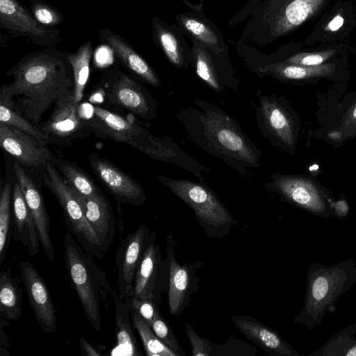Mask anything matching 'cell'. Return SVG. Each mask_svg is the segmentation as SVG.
I'll use <instances>...</instances> for the list:
<instances>
[{"label":"cell","instance_id":"cell-29","mask_svg":"<svg viewBox=\"0 0 356 356\" xmlns=\"http://www.w3.org/2000/svg\"><path fill=\"white\" fill-rule=\"evenodd\" d=\"M53 163L69 186L84 197L105 195L93 180L76 163L54 158Z\"/></svg>","mask_w":356,"mask_h":356},{"label":"cell","instance_id":"cell-14","mask_svg":"<svg viewBox=\"0 0 356 356\" xmlns=\"http://www.w3.org/2000/svg\"><path fill=\"white\" fill-rule=\"evenodd\" d=\"M150 234L146 225H140L120 243L115 254L118 294L124 300L132 296L136 271L147 248Z\"/></svg>","mask_w":356,"mask_h":356},{"label":"cell","instance_id":"cell-24","mask_svg":"<svg viewBox=\"0 0 356 356\" xmlns=\"http://www.w3.org/2000/svg\"><path fill=\"white\" fill-rule=\"evenodd\" d=\"M260 111L270 134L286 147L293 148L296 142L294 122L286 109L275 99L260 97Z\"/></svg>","mask_w":356,"mask_h":356},{"label":"cell","instance_id":"cell-13","mask_svg":"<svg viewBox=\"0 0 356 356\" xmlns=\"http://www.w3.org/2000/svg\"><path fill=\"white\" fill-rule=\"evenodd\" d=\"M48 137V143L70 145L78 138L91 132L85 118L80 113V103L75 102L74 90L58 97L50 118L38 125Z\"/></svg>","mask_w":356,"mask_h":356},{"label":"cell","instance_id":"cell-17","mask_svg":"<svg viewBox=\"0 0 356 356\" xmlns=\"http://www.w3.org/2000/svg\"><path fill=\"white\" fill-rule=\"evenodd\" d=\"M21 277L38 323L45 334L56 330V309L47 284L29 261L19 264Z\"/></svg>","mask_w":356,"mask_h":356},{"label":"cell","instance_id":"cell-31","mask_svg":"<svg viewBox=\"0 0 356 356\" xmlns=\"http://www.w3.org/2000/svg\"><path fill=\"white\" fill-rule=\"evenodd\" d=\"M90 41L82 44L74 53L67 54L74 77V98L80 103L90 75V62L92 55Z\"/></svg>","mask_w":356,"mask_h":356},{"label":"cell","instance_id":"cell-46","mask_svg":"<svg viewBox=\"0 0 356 356\" xmlns=\"http://www.w3.org/2000/svg\"><path fill=\"white\" fill-rule=\"evenodd\" d=\"M344 19L340 15H337L329 23L327 28L332 31L338 30L343 24Z\"/></svg>","mask_w":356,"mask_h":356},{"label":"cell","instance_id":"cell-27","mask_svg":"<svg viewBox=\"0 0 356 356\" xmlns=\"http://www.w3.org/2000/svg\"><path fill=\"white\" fill-rule=\"evenodd\" d=\"M176 19L181 29L193 40L217 54L225 50L226 45L220 32L204 15L197 13H182L178 15Z\"/></svg>","mask_w":356,"mask_h":356},{"label":"cell","instance_id":"cell-2","mask_svg":"<svg viewBox=\"0 0 356 356\" xmlns=\"http://www.w3.org/2000/svg\"><path fill=\"white\" fill-rule=\"evenodd\" d=\"M356 283V261L346 259L332 266L312 261L306 278L302 309L293 322L312 330L327 313H334L340 297Z\"/></svg>","mask_w":356,"mask_h":356},{"label":"cell","instance_id":"cell-37","mask_svg":"<svg viewBox=\"0 0 356 356\" xmlns=\"http://www.w3.org/2000/svg\"><path fill=\"white\" fill-rule=\"evenodd\" d=\"M151 328L159 339L175 353L176 356H186L170 324L161 314L154 321Z\"/></svg>","mask_w":356,"mask_h":356},{"label":"cell","instance_id":"cell-19","mask_svg":"<svg viewBox=\"0 0 356 356\" xmlns=\"http://www.w3.org/2000/svg\"><path fill=\"white\" fill-rule=\"evenodd\" d=\"M16 181L19 184L26 204L33 216L38 231L40 244L49 260L53 263L55 251L50 234V218L47 211L43 197L31 177L16 162L13 165Z\"/></svg>","mask_w":356,"mask_h":356},{"label":"cell","instance_id":"cell-9","mask_svg":"<svg viewBox=\"0 0 356 356\" xmlns=\"http://www.w3.org/2000/svg\"><path fill=\"white\" fill-rule=\"evenodd\" d=\"M269 184L288 202L324 218L333 217L331 196L314 181L297 175H273Z\"/></svg>","mask_w":356,"mask_h":356},{"label":"cell","instance_id":"cell-28","mask_svg":"<svg viewBox=\"0 0 356 356\" xmlns=\"http://www.w3.org/2000/svg\"><path fill=\"white\" fill-rule=\"evenodd\" d=\"M335 68L334 63L304 66L283 62L267 65L264 71L282 80L305 81L330 76Z\"/></svg>","mask_w":356,"mask_h":356},{"label":"cell","instance_id":"cell-44","mask_svg":"<svg viewBox=\"0 0 356 356\" xmlns=\"http://www.w3.org/2000/svg\"><path fill=\"white\" fill-rule=\"evenodd\" d=\"M333 217L342 219L346 217L350 211L349 206L344 199L333 201L331 203Z\"/></svg>","mask_w":356,"mask_h":356},{"label":"cell","instance_id":"cell-30","mask_svg":"<svg viewBox=\"0 0 356 356\" xmlns=\"http://www.w3.org/2000/svg\"><path fill=\"white\" fill-rule=\"evenodd\" d=\"M22 315V289L9 270L0 274V317L19 320Z\"/></svg>","mask_w":356,"mask_h":356},{"label":"cell","instance_id":"cell-43","mask_svg":"<svg viewBox=\"0 0 356 356\" xmlns=\"http://www.w3.org/2000/svg\"><path fill=\"white\" fill-rule=\"evenodd\" d=\"M344 137H350L356 131V103L347 111L339 129Z\"/></svg>","mask_w":356,"mask_h":356},{"label":"cell","instance_id":"cell-5","mask_svg":"<svg viewBox=\"0 0 356 356\" xmlns=\"http://www.w3.org/2000/svg\"><path fill=\"white\" fill-rule=\"evenodd\" d=\"M158 179L193 210L197 222L210 239L225 238L238 223L232 213L207 187L192 181L173 179L163 175Z\"/></svg>","mask_w":356,"mask_h":356},{"label":"cell","instance_id":"cell-4","mask_svg":"<svg viewBox=\"0 0 356 356\" xmlns=\"http://www.w3.org/2000/svg\"><path fill=\"white\" fill-rule=\"evenodd\" d=\"M91 132L129 145L154 159L180 163L185 154L175 145L153 136L149 130L100 106H92L91 115L83 116ZM184 153V152H182Z\"/></svg>","mask_w":356,"mask_h":356},{"label":"cell","instance_id":"cell-33","mask_svg":"<svg viewBox=\"0 0 356 356\" xmlns=\"http://www.w3.org/2000/svg\"><path fill=\"white\" fill-rule=\"evenodd\" d=\"M193 60L197 75L213 90L219 91L220 84L216 64L210 49L200 42L193 40Z\"/></svg>","mask_w":356,"mask_h":356},{"label":"cell","instance_id":"cell-45","mask_svg":"<svg viewBox=\"0 0 356 356\" xmlns=\"http://www.w3.org/2000/svg\"><path fill=\"white\" fill-rule=\"evenodd\" d=\"M79 346L82 355L99 356L103 354L96 349L88 341L83 337H80Z\"/></svg>","mask_w":356,"mask_h":356},{"label":"cell","instance_id":"cell-40","mask_svg":"<svg viewBox=\"0 0 356 356\" xmlns=\"http://www.w3.org/2000/svg\"><path fill=\"white\" fill-rule=\"evenodd\" d=\"M160 304L151 300L138 299L131 296V307L151 327L154 321L161 314Z\"/></svg>","mask_w":356,"mask_h":356},{"label":"cell","instance_id":"cell-35","mask_svg":"<svg viewBox=\"0 0 356 356\" xmlns=\"http://www.w3.org/2000/svg\"><path fill=\"white\" fill-rule=\"evenodd\" d=\"M131 316L147 356H176L175 353L159 339L152 328L132 309Z\"/></svg>","mask_w":356,"mask_h":356},{"label":"cell","instance_id":"cell-41","mask_svg":"<svg viewBox=\"0 0 356 356\" xmlns=\"http://www.w3.org/2000/svg\"><path fill=\"white\" fill-rule=\"evenodd\" d=\"M257 350L243 341L232 339L226 344H214V355H254Z\"/></svg>","mask_w":356,"mask_h":356},{"label":"cell","instance_id":"cell-16","mask_svg":"<svg viewBox=\"0 0 356 356\" xmlns=\"http://www.w3.org/2000/svg\"><path fill=\"white\" fill-rule=\"evenodd\" d=\"M88 162L97 178L118 202L138 207L146 202L142 186L113 163L94 153L89 155Z\"/></svg>","mask_w":356,"mask_h":356},{"label":"cell","instance_id":"cell-10","mask_svg":"<svg viewBox=\"0 0 356 356\" xmlns=\"http://www.w3.org/2000/svg\"><path fill=\"white\" fill-rule=\"evenodd\" d=\"M177 241L172 233L166 236V256L170 261V275L167 291L170 314L181 315L189 305L193 295L200 289L197 270L203 265L200 260L180 264L176 257Z\"/></svg>","mask_w":356,"mask_h":356},{"label":"cell","instance_id":"cell-23","mask_svg":"<svg viewBox=\"0 0 356 356\" xmlns=\"http://www.w3.org/2000/svg\"><path fill=\"white\" fill-rule=\"evenodd\" d=\"M13 237L26 247L31 256L39 252V238L33 216L29 209L19 184L15 181L13 190Z\"/></svg>","mask_w":356,"mask_h":356},{"label":"cell","instance_id":"cell-25","mask_svg":"<svg viewBox=\"0 0 356 356\" xmlns=\"http://www.w3.org/2000/svg\"><path fill=\"white\" fill-rule=\"evenodd\" d=\"M112 297L115 307V341L116 346L111 355L142 356L134 332L131 316V297L121 299L118 292L113 291Z\"/></svg>","mask_w":356,"mask_h":356},{"label":"cell","instance_id":"cell-32","mask_svg":"<svg viewBox=\"0 0 356 356\" xmlns=\"http://www.w3.org/2000/svg\"><path fill=\"white\" fill-rule=\"evenodd\" d=\"M356 323L333 334L309 356H356Z\"/></svg>","mask_w":356,"mask_h":356},{"label":"cell","instance_id":"cell-22","mask_svg":"<svg viewBox=\"0 0 356 356\" xmlns=\"http://www.w3.org/2000/svg\"><path fill=\"white\" fill-rule=\"evenodd\" d=\"M74 193L84 210L90 225L101 242L104 252H106L115 233V218L108 199L105 195L92 198L84 197L75 191Z\"/></svg>","mask_w":356,"mask_h":356},{"label":"cell","instance_id":"cell-36","mask_svg":"<svg viewBox=\"0 0 356 356\" xmlns=\"http://www.w3.org/2000/svg\"><path fill=\"white\" fill-rule=\"evenodd\" d=\"M0 122L12 126L48 145V137L39 127L15 111L8 104L0 101Z\"/></svg>","mask_w":356,"mask_h":356},{"label":"cell","instance_id":"cell-20","mask_svg":"<svg viewBox=\"0 0 356 356\" xmlns=\"http://www.w3.org/2000/svg\"><path fill=\"white\" fill-rule=\"evenodd\" d=\"M232 321L248 339L271 356L301 355L279 332L252 316L233 315Z\"/></svg>","mask_w":356,"mask_h":356},{"label":"cell","instance_id":"cell-1","mask_svg":"<svg viewBox=\"0 0 356 356\" xmlns=\"http://www.w3.org/2000/svg\"><path fill=\"white\" fill-rule=\"evenodd\" d=\"M12 81L1 88L0 101L35 125L57 99L74 90L67 53L45 48L29 54L6 73Z\"/></svg>","mask_w":356,"mask_h":356},{"label":"cell","instance_id":"cell-15","mask_svg":"<svg viewBox=\"0 0 356 356\" xmlns=\"http://www.w3.org/2000/svg\"><path fill=\"white\" fill-rule=\"evenodd\" d=\"M325 0H271L262 10L261 22L270 37L281 36L312 16Z\"/></svg>","mask_w":356,"mask_h":356},{"label":"cell","instance_id":"cell-6","mask_svg":"<svg viewBox=\"0 0 356 356\" xmlns=\"http://www.w3.org/2000/svg\"><path fill=\"white\" fill-rule=\"evenodd\" d=\"M42 181L61 206L67 228L78 243L92 257L102 258L105 252L101 242L90 225L74 191L65 182L53 162L45 165Z\"/></svg>","mask_w":356,"mask_h":356},{"label":"cell","instance_id":"cell-34","mask_svg":"<svg viewBox=\"0 0 356 356\" xmlns=\"http://www.w3.org/2000/svg\"><path fill=\"white\" fill-rule=\"evenodd\" d=\"M13 191L9 182L3 186L0 195V264L6 256L13 232L11 207Z\"/></svg>","mask_w":356,"mask_h":356},{"label":"cell","instance_id":"cell-11","mask_svg":"<svg viewBox=\"0 0 356 356\" xmlns=\"http://www.w3.org/2000/svg\"><path fill=\"white\" fill-rule=\"evenodd\" d=\"M156 234L150 232L148 243L136 271L132 297L154 300L160 304L168 291L170 261L163 258L159 245L155 242Z\"/></svg>","mask_w":356,"mask_h":356},{"label":"cell","instance_id":"cell-3","mask_svg":"<svg viewBox=\"0 0 356 356\" xmlns=\"http://www.w3.org/2000/svg\"><path fill=\"white\" fill-rule=\"evenodd\" d=\"M65 264L70 281L92 328L102 329L101 306L113 291L103 270L70 233L63 237Z\"/></svg>","mask_w":356,"mask_h":356},{"label":"cell","instance_id":"cell-39","mask_svg":"<svg viewBox=\"0 0 356 356\" xmlns=\"http://www.w3.org/2000/svg\"><path fill=\"white\" fill-rule=\"evenodd\" d=\"M185 332L191 346L193 356H213L214 344L207 338L199 335L188 323H185Z\"/></svg>","mask_w":356,"mask_h":356},{"label":"cell","instance_id":"cell-8","mask_svg":"<svg viewBox=\"0 0 356 356\" xmlns=\"http://www.w3.org/2000/svg\"><path fill=\"white\" fill-rule=\"evenodd\" d=\"M202 117L209 140L220 152L243 164L257 166L259 156L253 144L226 115L208 111Z\"/></svg>","mask_w":356,"mask_h":356},{"label":"cell","instance_id":"cell-26","mask_svg":"<svg viewBox=\"0 0 356 356\" xmlns=\"http://www.w3.org/2000/svg\"><path fill=\"white\" fill-rule=\"evenodd\" d=\"M154 40L172 64L177 67H186L193 60V52L186 45L179 30L156 17L152 18Z\"/></svg>","mask_w":356,"mask_h":356},{"label":"cell","instance_id":"cell-18","mask_svg":"<svg viewBox=\"0 0 356 356\" xmlns=\"http://www.w3.org/2000/svg\"><path fill=\"white\" fill-rule=\"evenodd\" d=\"M0 145L17 162L26 167L46 165L53 162L55 158L47 145L2 122H0Z\"/></svg>","mask_w":356,"mask_h":356},{"label":"cell","instance_id":"cell-42","mask_svg":"<svg viewBox=\"0 0 356 356\" xmlns=\"http://www.w3.org/2000/svg\"><path fill=\"white\" fill-rule=\"evenodd\" d=\"M334 54V50L314 53H300L295 54L284 62L304 66H318L328 60Z\"/></svg>","mask_w":356,"mask_h":356},{"label":"cell","instance_id":"cell-7","mask_svg":"<svg viewBox=\"0 0 356 356\" xmlns=\"http://www.w3.org/2000/svg\"><path fill=\"white\" fill-rule=\"evenodd\" d=\"M99 88L112 106L127 111L143 120L156 117V103L143 86L117 66L102 76Z\"/></svg>","mask_w":356,"mask_h":356},{"label":"cell","instance_id":"cell-47","mask_svg":"<svg viewBox=\"0 0 356 356\" xmlns=\"http://www.w3.org/2000/svg\"><path fill=\"white\" fill-rule=\"evenodd\" d=\"M328 138L334 142H341L345 137L339 130H334L328 134Z\"/></svg>","mask_w":356,"mask_h":356},{"label":"cell","instance_id":"cell-21","mask_svg":"<svg viewBox=\"0 0 356 356\" xmlns=\"http://www.w3.org/2000/svg\"><path fill=\"white\" fill-rule=\"evenodd\" d=\"M101 42L112 49L119 60L134 74L154 88L161 86V81L151 66L118 33L109 29L99 32Z\"/></svg>","mask_w":356,"mask_h":356},{"label":"cell","instance_id":"cell-12","mask_svg":"<svg viewBox=\"0 0 356 356\" xmlns=\"http://www.w3.org/2000/svg\"><path fill=\"white\" fill-rule=\"evenodd\" d=\"M0 28L45 48H56L60 38L58 29L40 24L17 0H0Z\"/></svg>","mask_w":356,"mask_h":356},{"label":"cell","instance_id":"cell-38","mask_svg":"<svg viewBox=\"0 0 356 356\" xmlns=\"http://www.w3.org/2000/svg\"><path fill=\"white\" fill-rule=\"evenodd\" d=\"M31 11L35 18L44 26L56 27L63 22V15L42 0H31Z\"/></svg>","mask_w":356,"mask_h":356}]
</instances>
